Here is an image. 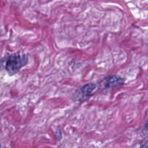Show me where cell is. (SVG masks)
I'll return each mask as SVG.
<instances>
[{
	"label": "cell",
	"mask_w": 148,
	"mask_h": 148,
	"mask_svg": "<svg viewBox=\"0 0 148 148\" xmlns=\"http://www.w3.org/2000/svg\"><path fill=\"white\" fill-rule=\"evenodd\" d=\"M28 63V55L23 53H7L1 59V65L10 75H14Z\"/></svg>",
	"instance_id": "1"
},
{
	"label": "cell",
	"mask_w": 148,
	"mask_h": 148,
	"mask_svg": "<svg viewBox=\"0 0 148 148\" xmlns=\"http://www.w3.org/2000/svg\"><path fill=\"white\" fill-rule=\"evenodd\" d=\"M103 88L108 91H111L116 88H121L124 85V79L117 75H109L106 77L102 81Z\"/></svg>",
	"instance_id": "2"
},
{
	"label": "cell",
	"mask_w": 148,
	"mask_h": 148,
	"mask_svg": "<svg viewBox=\"0 0 148 148\" xmlns=\"http://www.w3.org/2000/svg\"><path fill=\"white\" fill-rule=\"evenodd\" d=\"M97 85L95 83H88L82 86V88H79L77 92L78 93L79 96H78V100H79V103H83L84 101H87L89 99L91 96H92V92L96 89Z\"/></svg>",
	"instance_id": "3"
},
{
	"label": "cell",
	"mask_w": 148,
	"mask_h": 148,
	"mask_svg": "<svg viewBox=\"0 0 148 148\" xmlns=\"http://www.w3.org/2000/svg\"><path fill=\"white\" fill-rule=\"evenodd\" d=\"M143 135L144 136L143 137V140H148V119H147V121H146L144 127H143Z\"/></svg>",
	"instance_id": "4"
}]
</instances>
